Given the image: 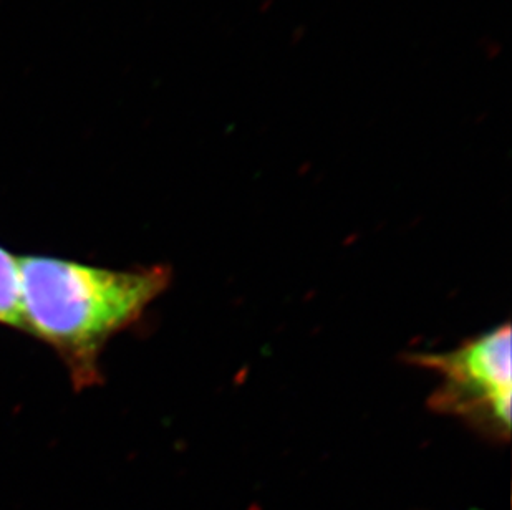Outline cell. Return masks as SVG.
Here are the masks:
<instances>
[{"instance_id": "cell-3", "label": "cell", "mask_w": 512, "mask_h": 510, "mask_svg": "<svg viewBox=\"0 0 512 510\" xmlns=\"http://www.w3.org/2000/svg\"><path fill=\"white\" fill-rule=\"evenodd\" d=\"M0 325L24 332L17 257L0 246Z\"/></svg>"}, {"instance_id": "cell-1", "label": "cell", "mask_w": 512, "mask_h": 510, "mask_svg": "<svg viewBox=\"0 0 512 510\" xmlns=\"http://www.w3.org/2000/svg\"><path fill=\"white\" fill-rule=\"evenodd\" d=\"M17 269L24 333L57 353L75 391L102 385L108 342L140 322L173 279L168 265L116 270L52 255H20Z\"/></svg>"}, {"instance_id": "cell-2", "label": "cell", "mask_w": 512, "mask_h": 510, "mask_svg": "<svg viewBox=\"0 0 512 510\" xmlns=\"http://www.w3.org/2000/svg\"><path fill=\"white\" fill-rule=\"evenodd\" d=\"M509 323L446 353H411V365L441 375L428 406L453 416L494 443L511 434L512 347Z\"/></svg>"}]
</instances>
